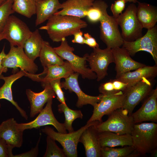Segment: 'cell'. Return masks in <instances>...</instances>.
Wrapping results in <instances>:
<instances>
[{
	"mask_svg": "<svg viewBox=\"0 0 157 157\" xmlns=\"http://www.w3.org/2000/svg\"><path fill=\"white\" fill-rule=\"evenodd\" d=\"M87 26L86 22L79 18L55 14L48 20L45 25L39 29L46 30L50 39L53 42H58Z\"/></svg>",
	"mask_w": 157,
	"mask_h": 157,
	"instance_id": "6da1fadb",
	"label": "cell"
},
{
	"mask_svg": "<svg viewBox=\"0 0 157 157\" xmlns=\"http://www.w3.org/2000/svg\"><path fill=\"white\" fill-rule=\"evenodd\" d=\"M95 124L89 126L83 132L80 138V142L84 146L87 157H101V148L98 138V132Z\"/></svg>",
	"mask_w": 157,
	"mask_h": 157,
	"instance_id": "44dd1931",
	"label": "cell"
},
{
	"mask_svg": "<svg viewBox=\"0 0 157 157\" xmlns=\"http://www.w3.org/2000/svg\"><path fill=\"white\" fill-rule=\"evenodd\" d=\"M7 0H0V6L5 2Z\"/></svg>",
	"mask_w": 157,
	"mask_h": 157,
	"instance_id": "7dc6e473",
	"label": "cell"
},
{
	"mask_svg": "<svg viewBox=\"0 0 157 157\" xmlns=\"http://www.w3.org/2000/svg\"><path fill=\"white\" fill-rule=\"evenodd\" d=\"M84 38V44L88 45L93 49L99 47L98 43L94 38L92 36L88 33H85L83 35Z\"/></svg>",
	"mask_w": 157,
	"mask_h": 157,
	"instance_id": "60d3db41",
	"label": "cell"
},
{
	"mask_svg": "<svg viewBox=\"0 0 157 157\" xmlns=\"http://www.w3.org/2000/svg\"><path fill=\"white\" fill-rule=\"evenodd\" d=\"M125 2H132V3H135L138 2L137 0H124Z\"/></svg>",
	"mask_w": 157,
	"mask_h": 157,
	"instance_id": "f6af8a7d",
	"label": "cell"
},
{
	"mask_svg": "<svg viewBox=\"0 0 157 157\" xmlns=\"http://www.w3.org/2000/svg\"><path fill=\"white\" fill-rule=\"evenodd\" d=\"M136 15L142 28L147 29L156 25L157 22V9L153 6L138 1Z\"/></svg>",
	"mask_w": 157,
	"mask_h": 157,
	"instance_id": "484cf974",
	"label": "cell"
},
{
	"mask_svg": "<svg viewBox=\"0 0 157 157\" xmlns=\"http://www.w3.org/2000/svg\"><path fill=\"white\" fill-rule=\"evenodd\" d=\"M32 32L27 25L16 16L10 15L2 33L10 45L23 48Z\"/></svg>",
	"mask_w": 157,
	"mask_h": 157,
	"instance_id": "ba28073f",
	"label": "cell"
},
{
	"mask_svg": "<svg viewBox=\"0 0 157 157\" xmlns=\"http://www.w3.org/2000/svg\"><path fill=\"white\" fill-rule=\"evenodd\" d=\"M126 2L124 0H116L112 4L110 9L113 16L116 18L122 13L125 6Z\"/></svg>",
	"mask_w": 157,
	"mask_h": 157,
	"instance_id": "74e56055",
	"label": "cell"
},
{
	"mask_svg": "<svg viewBox=\"0 0 157 157\" xmlns=\"http://www.w3.org/2000/svg\"><path fill=\"white\" fill-rule=\"evenodd\" d=\"M10 0V1H13V0Z\"/></svg>",
	"mask_w": 157,
	"mask_h": 157,
	"instance_id": "f907efd6",
	"label": "cell"
},
{
	"mask_svg": "<svg viewBox=\"0 0 157 157\" xmlns=\"http://www.w3.org/2000/svg\"><path fill=\"white\" fill-rule=\"evenodd\" d=\"M112 51L115 64L116 79L127 72L145 65L133 59L127 51L122 47L112 49Z\"/></svg>",
	"mask_w": 157,
	"mask_h": 157,
	"instance_id": "e0dca14e",
	"label": "cell"
},
{
	"mask_svg": "<svg viewBox=\"0 0 157 157\" xmlns=\"http://www.w3.org/2000/svg\"><path fill=\"white\" fill-rule=\"evenodd\" d=\"M157 148L153 150L150 153L151 157H157Z\"/></svg>",
	"mask_w": 157,
	"mask_h": 157,
	"instance_id": "ee69618b",
	"label": "cell"
},
{
	"mask_svg": "<svg viewBox=\"0 0 157 157\" xmlns=\"http://www.w3.org/2000/svg\"><path fill=\"white\" fill-rule=\"evenodd\" d=\"M157 75V66H145L139 68L133 72H127L117 79L127 83L128 88L145 78L153 79Z\"/></svg>",
	"mask_w": 157,
	"mask_h": 157,
	"instance_id": "d4e9b609",
	"label": "cell"
},
{
	"mask_svg": "<svg viewBox=\"0 0 157 157\" xmlns=\"http://www.w3.org/2000/svg\"><path fill=\"white\" fill-rule=\"evenodd\" d=\"M108 5L102 0H94L88 10L86 17L90 22L95 23L99 22L104 14L107 11Z\"/></svg>",
	"mask_w": 157,
	"mask_h": 157,
	"instance_id": "1f68e13d",
	"label": "cell"
},
{
	"mask_svg": "<svg viewBox=\"0 0 157 157\" xmlns=\"http://www.w3.org/2000/svg\"><path fill=\"white\" fill-rule=\"evenodd\" d=\"M25 71L21 70L9 76H4L2 74L0 75V79H2L4 81V84L0 88V99H5L11 103L18 110L21 116L27 120L28 117L26 111L13 100L11 89L12 86L14 82L25 76Z\"/></svg>",
	"mask_w": 157,
	"mask_h": 157,
	"instance_id": "603a6c76",
	"label": "cell"
},
{
	"mask_svg": "<svg viewBox=\"0 0 157 157\" xmlns=\"http://www.w3.org/2000/svg\"><path fill=\"white\" fill-rule=\"evenodd\" d=\"M12 8L14 12L30 18L36 14V1L35 0H13Z\"/></svg>",
	"mask_w": 157,
	"mask_h": 157,
	"instance_id": "f546056e",
	"label": "cell"
},
{
	"mask_svg": "<svg viewBox=\"0 0 157 157\" xmlns=\"http://www.w3.org/2000/svg\"><path fill=\"white\" fill-rule=\"evenodd\" d=\"M104 122H98L95 125L98 133L109 131L119 134H131L134 124L133 119L126 110L121 108L113 111Z\"/></svg>",
	"mask_w": 157,
	"mask_h": 157,
	"instance_id": "3957f363",
	"label": "cell"
},
{
	"mask_svg": "<svg viewBox=\"0 0 157 157\" xmlns=\"http://www.w3.org/2000/svg\"><path fill=\"white\" fill-rule=\"evenodd\" d=\"M128 89L127 83L116 79L101 83L99 88V92L104 95H111L120 92H125Z\"/></svg>",
	"mask_w": 157,
	"mask_h": 157,
	"instance_id": "4dcf8cb0",
	"label": "cell"
},
{
	"mask_svg": "<svg viewBox=\"0 0 157 157\" xmlns=\"http://www.w3.org/2000/svg\"><path fill=\"white\" fill-rule=\"evenodd\" d=\"M94 0H67L62 3V9L55 14L81 19L86 16ZM54 14V15H55Z\"/></svg>",
	"mask_w": 157,
	"mask_h": 157,
	"instance_id": "7402d4cb",
	"label": "cell"
},
{
	"mask_svg": "<svg viewBox=\"0 0 157 157\" xmlns=\"http://www.w3.org/2000/svg\"><path fill=\"white\" fill-rule=\"evenodd\" d=\"M4 49L5 46L0 53V75L2 73L6 72L8 70L7 68L4 67L2 64V61L6 54L5 52Z\"/></svg>",
	"mask_w": 157,
	"mask_h": 157,
	"instance_id": "7bdbcfd3",
	"label": "cell"
},
{
	"mask_svg": "<svg viewBox=\"0 0 157 157\" xmlns=\"http://www.w3.org/2000/svg\"><path fill=\"white\" fill-rule=\"evenodd\" d=\"M97 122L87 123L85 125L77 131L68 133L56 132L54 131L53 129L47 126L42 129V131L61 145L66 157H77V145L80 142L79 139L82 134L87 128L95 124Z\"/></svg>",
	"mask_w": 157,
	"mask_h": 157,
	"instance_id": "8992f818",
	"label": "cell"
},
{
	"mask_svg": "<svg viewBox=\"0 0 157 157\" xmlns=\"http://www.w3.org/2000/svg\"><path fill=\"white\" fill-rule=\"evenodd\" d=\"M60 80V78L54 79L50 81L47 83H49L52 87L55 94L57 96L58 100L61 103L66 104L64 93L62 89Z\"/></svg>",
	"mask_w": 157,
	"mask_h": 157,
	"instance_id": "8d00e7d4",
	"label": "cell"
},
{
	"mask_svg": "<svg viewBox=\"0 0 157 157\" xmlns=\"http://www.w3.org/2000/svg\"><path fill=\"white\" fill-rule=\"evenodd\" d=\"M13 3L7 0L0 6V33L3 31L9 16L15 12L12 8Z\"/></svg>",
	"mask_w": 157,
	"mask_h": 157,
	"instance_id": "d590c367",
	"label": "cell"
},
{
	"mask_svg": "<svg viewBox=\"0 0 157 157\" xmlns=\"http://www.w3.org/2000/svg\"><path fill=\"white\" fill-rule=\"evenodd\" d=\"M4 39V37L3 33H0V41Z\"/></svg>",
	"mask_w": 157,
	"mask_h": 157,
	"instance_id": "bcb514c9",
	"label": "cell"
},
{
	"mask_svg": "<svg viewBox=\"0 0 157 157\" xmlns=\"http://www.w3.org/2000/svg\"><path fill=\"white\" fill-rule=\"evenodd\" d=\"M62 8V4L59 0H39L36 2V26L48 20Z\"/></svg>",
	"mask_w": 157,
	"mask_h": 157,
	"instance_id": "cb8c5ba5",
	"label": "cell"
},
{
	"mask_svg": "<svg viewBox=\"0 0 157 157\" xmlns=\"http://www.w3.org/2000/svg\"><path fill=\"white\" fill-rule=\"evenodd\" d=\"M86 60L91 70L96 74L98 81L108 75V66L114 62L112 49L107 47L103 49L99 47L93 48V52L88 54Z\"/></svg>",
	"mask_w": 157,
	"mask_h": 157,
	"instance_id": "7c38bea8",
	"label": "cell"
},
{
	"mask_svg": "<svg viewBox=\"0 0 157 157\" xmlns=\"http://www.w3.org/2000/svg\"><path fill=\"white\" fill-rule=\"evenodd\" d=\"M79 74L74 73L69 77L65 79V81L61 83L62 88L68 90L70 92H73L77 95L78 100L76 106L78 108L82 107L83 106L89 104L93 106L99 102L103 95L101 94L97 96L87 94L81 89L78 82Z\"/></svg>",
	"mask_w": 157,
	"mask_h": 157,
	"instance_id": "2e32d148",
	"label": "cell"
},
{
	"mask_svg": "<svg viewBox=\"0 0 157 157\" xmlns=\"http://www.w3.org/2000/svg\"><path fill=\"white\" fill-rule=\"evenodd\" d=\"M43 67L53 65H61L64 63L63 59L59 56L49 42L43 41L39 57Z\"/></svg>",
	"mask_w": 157,
	"mask_h": 157,
	"instance_id": "f1b7e54d",
	"label": "cell"
},
{
	"mask_svg": "<svg viewBox=\"0 0 157 157\" xmlns=\"http://www.w3.org/2000/svg\"><path fill=\"white\" fill-rule=\"evenodd\" d=\"M135 149L133 146H126L121 148L104 147L101 148L102 157H131Z\"/></svg>",
	"mask_w": 157,
	"mask_h": 157,
	"instance_id": "836d02e7",
	"label": "cell"
},
{
	"mask_svg": "<svg viewBox=\"0 0 157 157\" xmlns=\"http://www.w3.org/2000/svg\"><path fill=\"white\" fill-rule=\"evenodd\" d=\"M100 37L107 47L113 49L122 46L124 40L115 18L107 12L100 21Z\"/></svg>",
	"mask_w": 157,
	"mask_h": 157,
	"instance_id": "9c48e42d",
	"label": "cell"
},
{
	"mask_svg": "<svg viewBox=\"0 0 157 157\" xmlns=\"http://www.w3.org/2000/svg\"><path fill=\"white\" fill-rule=\"evenodd\" d=\"M44 70L38 74L26 72L25 76L34 81L40 82L42 87L50 81L58 78H66L74 72L70 64L67 61L61 65H53L43 67Z\"/></svg>",
	"mask_w": 157,
	"mask_h": 157,
	"instance_id": "9a60e30c",
	"label": "cell"
},
{
	"mask_svg": "<svg viewBox=\"0 0 157 157\" xmlns=\"http://www.w3.org/2000/svg\"><path fill=\"white\" fill-rule=\"evenodd\" d=\"M125 99L126 94L123 92L104 95L100 101L93 106V114L87 123L94 121L102 122V118L104 115H108L116 109L123 108Z\"/></svg>",
	"mask_w": 157,
	"mask_h": 157,
	"instance_id": "8fae6325",
	"label": "cell"
},
{
	"mask_svg": "<svg viewBox=\"0 0 157 157\" xmlns=\"http://www.w3.org/2000/svg\"><path fill=\"white\" fill-rule=\"evenodd\" d=\"M149 95L141 107L131 115L135 124L146 121L157 122V88Z\"/></svg>",
	"mask_w": 157,
	"mask_h": 157,
	"instance_id": "ac0fdd59",
	"label": "cell"
},
{
	"mask_svg": "<svg viewBox=\"0 0 157 157\" xmlns=\"http://www.w3.org/2000/svg\"><path fill=\"white\" fill-rule=\"evenodd\" d=\"M36 2L37 1L39 0H35Z\"/></svg>",
	"mask_w": 157,
	"mask_h": 157,
	"instance_id": "c3c4849f",
	"label": "cell"
},
{
	"mask_svg": "<svg viewBox=\"0 0 157 157\" xmlns=\"http://www.w3.org/2000/svg\"><path fill=\"white\" fill-rule=\"evenodd\" d=\"M42 92L36 93L30 89L26 90V94L30 104V117H33L43 109L44 104L56 94L49 83L45 84Z\"/></svg>",
	"mask_w": 157,
	"mask_h": 157,
	"instance_id": "ffe728a7",
	"label": "cell"
},
{
	"mask_svg": "<svg viewBox=\"0 0 157 157\" xmlns=\"http://www.w3.org/2000/svg\"><path fill=\"white\" fill-rule=\"evenodd\" d=\"M152 80L144 78L129 88L125 92L126 99L123 108L127 110L129 115H132L136 106L151 91Z\"/></svg>",
	"mask_w": 157,
	"mask_h": 157,
	"instance_id": "5bb4252c",
	"label": "cell"
},
{
	"mask_svg": "<svg viewBox=\"0 0 157 157\" xmlns=\"http://www.w3.org/2000/svg\"><path fill=\"white\" fill-rule=\"evenodd\" d=\"M131 135L133 146L141 156L157 148V124L154 122L134 124Z\"/></svg>",
	"mask_w": 157,
	"mask_h": 157,
	"instance_id": "7a4b0ae2",
	"label": "cell"
},
{
	"mask_svg": "<svg viewBox=\"0 0 157 157\" xmlns=\"http://www.w3.org/2000/svg\"><path fill=\"white\" fill-rule=\"evenodd\" d=\"M46 140L47 148L44 157H66L63 149L57 146L55 140L48 136Z\"/></svg>",
	"mask_w": 157,
	"mask_h": 157,
	"instance_id": "e575fe53",
	"label": "cell"
},
{
	"mask_svg": "<svg viewBox=\"0 0 157 157\" xmlns=\"http://www.w3.org/2000/svg\"><path fill=\"white\" fill-rule=\"evenodd\" d=\"M13 148L4 141L0 139V157H12Z\"/></svg>",
	"mask_w": 157,
	"mask_h": 157,
	"instance_id": "f35d334b",
	"label": "cell"
},
{
	"mask_svg": "<svg viewBox=\"0 0 157 157\" xmlns=\"http://www.w3.org/2000/svg\"><path fill=\"white\" fill-rule=\"evenodd\" d=\"M83 32L81 30L76 32L73 35L74 38L72 42L80 44H84V38L83 36Z\"/></svg>",
	"mask_w": 157,
	"mask_h": 157,
	"instance_id": "b9f144b4",
	"label": "cell"
},
{
	"mask_svg": "<svg viewBox=\"0 0 157 157\" xmlns=\"http://www.w3.org/2000/svg\"><path fill=\"white\" fill-rule=\"evenodd\" d=\"M40 136L39 138V140L37 143V145L35 147L32 149L30 151L24 153L16 155H13V157H37L38 154L39 149L38 145L40 140Z\"/></svg>",
	"mask_w": 157,
	"mask_h": 157,
	"instance_id": "ab89813d",
	"label": "cell"
},
{
	"mask_svg": "<svg viewBox=\"0 0 157 157\" xmlns=\"http://www.w3.org/2000/svg\"><path fill=\"white\" fill-rule=\"evenodd\" d=\"M58 55L63 60L67 61L71 65L74 72L81 75L83 78L94 79L97 78L96 74L93 72L86 65V59L88 54L80 57L73 52L74 48L69 45L66 39L61 41L58 47L53 48Z\"/></svg>",
	"mask_w": 157,
	"mask_h": 157,
	"instance_id": "5b68a950",
	"label": "cell"
},
{
	"mask_svg": "<svg viewBox=\"0 0 157 157\" xmlns=\"http://www.w3.org/2000/svg\"><path fill=\"white\" fill-rule=\"evenodd\" d=\"M44 40L38 29L32 32L23 47L27 56L33 61L39 57Z\"/></svg>",
	"mask_w": 157,
	"mask_h": 157,
	"instance_id": "83f0119b",
	"label": "cell"
},
{
	"mask_svg": "<svg viewBox=\"0 0 157 157\" xmlns=\"http://www.w3.org/2000/svg\"><path fill=\"white\" fill-rule=\"evenodd\" d=\"M58 110L60 113H63L65 118L64 123L65 127L69 133L74 131L72 127L73 122L78 118L82 119L83 115L80 110H74L69 108L66 104L61 103L58 106Z\"/></svg>",
	"mask_w": 157,
	"mask_h": 157,
	"instance_id": "d6a6232c",
	"label": "cell"
},
{
	"mask_svg": "<svg viewBox=\"0 0 157 157\" xmlns=\"http://www.w3.org/2000/svg\"><path fill=\"white\" fill-rule=\"evenodd\" d=\"M136 8L135 3L130 4L123 13L115 18L121 28L124 41H133L142 36L143 28L136 16Z\"/></svg>",
	"mask_w": 157,
	"mask_h": 157,
	"instance_id": "277c9868",
	"label": "cell"
},
{
	"mask_svg": "<svg viewBox=\"0 0 157 157\" xmlns=\"http://www.w3.org/2000/svg\"><path fill=\"white\" fill-rule=\"evenodd\" d=\"M144 36L133 41H124L122 47L125 49L130 56L137 52L144 51L150 53L156 65H157V26L147 29Z\"/></svg>",
	"mask_w": 157,
	"mask_h": 157,
	"instance_id": "52a82bcc",
	"label": "cell"
},
{
	"mask_svg": "<svg viewBox=\"0 0 157 157\" xmlns=\"http://www.w3.org/2000/svg\"><path fill=\"white\" fill-rule=\"evenodd\" d=\"M98 138L101 147L133 146L131 136L130 134L120 135L111 132L104 131L98 133Z\"/></svg>",
	"mask_w": 157,
	"mask_h": 157,
	"instance_id": "4316f807",
	"label": "cell"
},
{
	"mask_svg": "<svg viewBox=\"0 0 157 157\" xmlns=\"http://www.w3.org/2000/svg\"><path fill=\"white\" fill-rule=\"evenodd\" d=\"M2 65L15 71L18 68L28 73L35 74L38 70L34 61L25 54L22 47L10 45V49L2 62Z\"/></svg>",
	"mask_w": 157,
	"mask_h": 157,
	"instance_id": "30bf717a",
	"label": "cell"
},
{
	"mask_svg": "<svg viewBox=\"0 0 157 157\" xmlns=\"http://www.w3.org/2000/svg\"><path fill=\"white\" fill-rule=\"evenodd\" d=\"M17 123L14 118H12L0 124V139L13 148L21 147L23 142V131L18 129Z\"/></svg>",
	"mask_w": 157,
	"mask_h": 157,
	"instance_id": "d6986e66",
	"label": "cell"
},
{
	"mask_svg": "<svg viewBox=\"0 0 157 157\" xmlns=\"http://www.w3.org/2000/svg\"><path fill=\"white\" fill-rule=\"evenodd\" d=\"M1 107V104L0 103V108Z\"/></svg>",
	"mask_w": 157,
	"mask_h": 157,
	"instance_id": "681fc988",
	"label": "cell"
},
{
	"mask_svg": "<svg viewBox=\"0 0 157 157\" xmlns=\"http://www.w3.org/2000/svg\"><path fill=\"white\" fill-rule=\"evenodd\" d=\"M52 100L51 99L47 102L45 107L33 120L26 123H17L18 129L24 131L26 129H38L49 125L53 126L59 132L67 133L64 124L58 122L53 114L52 108Z\"/></svg>",
	"mask_w": 157,
	"mask_h": 157,
	"instance_id": "4fadbf2b",
	"label": "cell"
}]
</instances>
